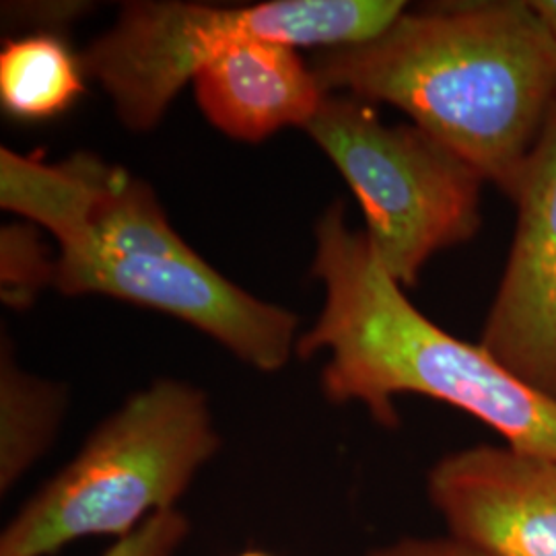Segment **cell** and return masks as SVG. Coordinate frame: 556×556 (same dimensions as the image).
<instances>
[{
    "mask_svg": "<svg viewBox=\"0 0 556 556\" xmlns=\"http://www.w3.org/2000/svg\"><path fill=\"white\" fill-rule=\"evenodd\" d=\"M312 68L326 93L396 105L509 199L556 103V38L532 2L404 11Z\"/></svg>",
    "mask_w": 556,
    "mask_h": 556,
    "instance_id": "1",
    "label": "cell"
},
{
    "mask_svg": "<svg viewBox=\"0 0 556 556\" xmlns=\"http://www.w3.org/2000/svg\"><path fill=\"white\" fill-rule=\"evenodd\" d=\"M0 204L59 241L56 289L108 295L194 326L273 374L298 349L293 312L250 295L179 238L155 190L96 153L59 163L0 149Z\"/></svg>",
    "mask_w": 556,
    "mask_h": 556,
    "instance_id": "2",
    "label": "cell"
},
{
    "mask_svg": "<svg viewBox=\"0 0 556 556\" xmlns=\"http://www.w3.org/2000/svg\"><path fill=\"white\" fill-rule=\"evenodd\" d=\"M312 275L326 298L295 353L330 355L319 383L332 404L361 402L376 422L397 427L394 397H433L495 429L507 445L556 459V397L516 378L482 344L425 318L381 268L365 231L346 225L342 200L316 223Z\"/></svg>",
    "mask_w": 556,
    "mask_h": 556,
    "instance_id": "3",
    "label": "cell"
},
{
    "mask_svg": "<svg viewBox=\"0 0 556 556\" xmlns=\"http://www.w3.org/2000/svg\"><path fill=\"white\" fill-rule=\"evenodd\" d=\"M206 394L157 379L128 397L0 534V556H52L80 538L132 534L176 509L219 452Z\"/></svg>",
    "mask_w": 556,
    "mask_h": 556,
    "instance_id": "4",
    "label": "cell"
},
{
    "mask_svg": "<svg viewBox=\"0 0 556 556\" xmlns=\"http://www.w3.org/2000/svg\"><path fill=\"white\" fill-rule=\"evenodd\" d=\"M392 0H268L213 7L139 0L80 52L85 77L98 80L119 122L147 132L200 68L243 40L291 48H344L374 40L404 13Z\"/></svg>",
    "mask_w": 556,
    "mask_h": 556,
    "instance_id": "5",
    "label": "cell"
},
{
    "mask_svg": "<svg viewBox=\"0 0 556 556\" xmlns=\"http://www.w3.org/2000/svg\"><path fill=\"white\" fill-rule=\"evenodd\" d=\"M355 192L365 236L400 287L427 260L477 236L484 179L415 124L388 126L371 103L326 93L303 128Z\"/></svg>",
    "mask_w": 556,
    "mask_h": 556,
    "instance_id": "6",
    "label": "cell"
},
{
    "mask_svg": "<svg viewBox=\"0 0 556 556\" xmlns=\"http://www.w3.org/2000/svg\"><path fill=\"white\" fill-rule=\"evenodd\" d=\"M511 200L516 238L480 344L523 383L556 397V103Z\"/></svg>",
    "mask_w": 556,
    "mask_h": 556,
    "instance_id": "7",
    "label": "cell"
},
{
    "mask_svg": "<svg viewBox=\"0 0 556 556\" xmlns=\"http://www.w3.org/2000/svg\"><path fill=\"white\" fill-rule=\"evenodd\" d=\"M450 536L486 556H556V459L511 445L441 457L427 478Z\"/></svg>",
    "mask_w": 556,
    "mask_h": 556,
    "instance_id": "8",
    "label": "cell"
},
{
    "mask_svg": "<svg viewBox=\"0 0 556 556\" xmlns=\"http://www.w3.org/2000/svg\"><path fill=\"white\" fill-rule=\"evenodd\" d=\"M192 85L204 118L243 142H260L287 126L305 128L326 98L298 48L268 40L229 46Z\"/></svg>",
    "mask_w": 556,
    "mask_h": 556,
    "instance_id": "9",
    "label": "cell"
},
{
    "mask_svg": "<svg viewBox=\"0 0 556 556\" xmlns=\"http://www.w3.org/2000/svg\"><path fill=\"white\" fill-rule=\"evenodd\" d=\"M85 93L80 56L52 31L9 40L0 52V101L20 119L56 118Z\"/></svg>",
    "mask_w": 556,
    "mask_h": 556,
    "instance_id": "10",
    "label": "cell"
},
{
    "mask_svg": "<svg viewBox=\"0 0 556 556\" xmlns=\"http://www.w3.org/2000/svg\"><path fill=\"white\" fill-rule=\"evenodd\" d=\"M66 392L23 371L2 338L0 355V493L11 491L54 443Z\"/></svg>",
    "mask_w": 556,
    "mask_h": 556,
    "instance_id": "11",
    "label": "cell"
},
{
    "mask_svg": "<svg viewBox=\"0 0 556 556\" xmlns=\"http://www.w3.org/2000/svg\"><path fill=\"white\" fill-rule=\"evenodd\" d=\"M56 285V258L29 223H11L0 231V295L7 307L27 309L41 291Z\"/></svg>",
    "mask_w": 556,
    "mask_h": 556,
    "instance_id": "12",
    "label": "cell"
},
{
    "mask_svg": "<svg viewBox=\"0 0 556 556\" xmlns=\"http://www.w3.org/2000/svg\"><path fill=\"white\" fill-rule=\"evenodd\" d=\"M188 532V517L169 509L149 517L132 534L116 540L103 556H176Z\"/></svg>",
    "mask_w": 556,
    "mask_h": 556,
    "instance_id": "13",
    "label": "cell"
},
{
    "mask_svg": "<svg viewBox=\"0 0 556 556\" xmlns=\"http://www.w3.org/2000/svg\"><path fill=\"white\" fill-rule=\"evenodd\" d=\"M365 556H486L452 536L400 538Z\"/></svg>",
    "mask_w": 556,
    "mask_h": 556,
    "instance_id": "14",
    "label": "cell"
},
{
    "mask_svg": "<svg viewBox=\"0 0 556 556\" xmlns=\"http://www.w3.org/2000/svg\"><path fill=\"white\" fill-rule=\"evenodd\" d=\"M532 7L536 9L538 15L544 20L556 38V0H536L532 2Z\"/></svg>",
    "mask_w": 556,
    "mask_h": 556,
    "instance_id": "15",
    "label": "cell"
},
{
    "mask_svg": "<svg viewBox=\"0 0 556 556\" xmlns=\"http://www.w3.org/2000/svg\"><path fill=\"white\" fill-rule=\"evenodd\" d=\"M238 556H275V555H268V553H262V551H245V553H239Z\"/></svg>",
    "mask_w": 556,
    "mask_h": 556,
    "instance_id": "16",
    "label": "cell"
}]
</instances>
